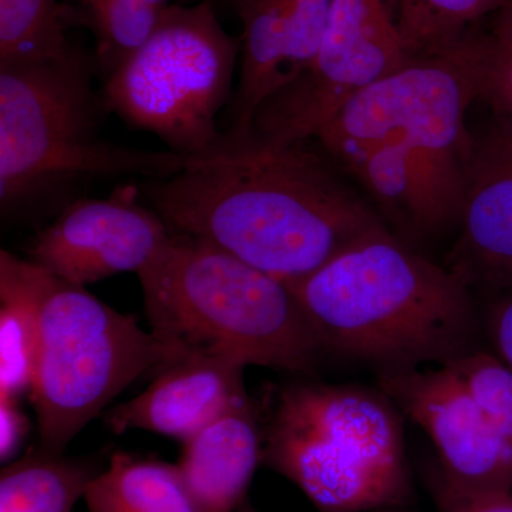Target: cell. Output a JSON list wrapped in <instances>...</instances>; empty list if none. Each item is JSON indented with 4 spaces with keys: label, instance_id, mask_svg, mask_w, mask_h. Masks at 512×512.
<instances>
[{
    "label": "cell",
    "instance_id": "6da1fadb",
    "mask_svg": "<svg viewBox=\"0 0 512 512\" xmlns=\"http://www.w3.org/2000/svg\"><path fill=\"white\" fill-rule=\"evenodd\" d=\"M312 140L225 143L141 192L173 231L292 286L384 228Z\"/></svg>",
    "mask_w": 512,
    "mask_h": 512
},
{
    "label": "cell",
    "instance_id": "7a4b0ae2",
    "mask_svg": "<svg viewBox=\"0 0 512 512\" xmlns=\"http://www.w3.org/2000/svg\"><path fill=\"white\" fill-rule=\"evenodd\" d=\"M477 100L473 29L367 87L313 140L402 234L434 237L460 221L474 143L467 114Z\"/></svg>",
    "mask_w": 512,
    "mask_h": 512
},
{
    "label": "cell",
    "instance_id": "3957f363",
    "mask_svg": "<svg viewBox=\"0 0 512 512\" xmlns=\"http://www.w3.org/2000/svg\"><path fill=\"white\" fill-rule=\"evenodd\" d=\"M291 288L325 350L380 370L444 366L474 350L473 292L386 227Z\"/></svg>",
    "mask_w": 512,
    "mask_h": 512
},
{
    "label": "cell",
    "instance_id": "277c9868",
    "mask_svg": "<svg viewBox=\"0 0 512 512\" xmlns=\"http://www.w3.org/2000/svg\"><path fill=\"white\" fill-rule=\"evenodd\" d=\"M138 279L151 328L168 342L301 375L326 352L291 286L200 238L173 231Z\"/></svg>",
    "mask_w": 512,
    "mask_h": 512
},
{
    "label": "cell",
    "instance_id": "5b68a950",
    "mask_svg": "<svg viewBox=\"0 0 512 512\" xmlns=\"http://www.w3.org/2000/svg\"><path fill=\"white\" fill-rule=\"evenodd\" d=\"M82 52L59 62L0 64V205L28 210L83 181L120 175L158 180L191 158L119 146L99 134L106 113Z\"/></svg>",
    "mask_w": 512,
    "mask_h": 512
},
{
    "label": "cell",
    "instance_id": "8992f818",
    "mask_svg": "<svg viewBox=\"0 0 512 512\" xmlns=\"http://www.w3.org/2000/svg\"><path fill=\"white\" fill-rule=\"evenodd\" d=\"M262 429V464L298 485L319 512L407 503L413 487L402 417L382 390L293 382Z\"/></svg>",
    "mask_w": 512,
    "mask_h": 512
},
{
    "label": "cell",
    "instance_id": "52a82bcc",
    "mask_svg": "<svg viewBox=\"0 0 512 512\" xmlns=\"http://www.w3.org/2000/svg\"><path fill=\"white\" fill-rule=\"evenodd\" d=\"M30 264L39 325L30 399L40 447L62 453L131 383L156 375L190 348L146 332L86 286Z\"/></svg>",
    "mask_w": 512,
    "mask_h": 512
},
{
    "label": "cell",
    "instance_id": "ba28073f",
    "mask_svg": "<svg viewBox=\"0 0 512 512\" xmlns=\"http://www.w3.org/2000/svg\"><path fill=\"white\" fill-rule=\"evenodd\" d=\"M239 50L211 0L170 5L153 35L103 79L104 106L173 153L211 156L224 148L218 116L234 97Z\"/></svg>",
    "mask_w": 512,
    "mask_h": 512
},
{
    "label": "cell",
    "instance_id": "9c48e42d",
    "mask_svg": "<svg viewBox=\"0 0 512 512\" xmlns=\"http://www.w3.org/2000/svg\"><path fill=\"white\" fill-rule=\"evenodd\" d=\"M413 57L400 35L394 0H333L315 59L262 103L251 136L272 143L315 138L353 97Z\"/></svg>",
    "mask_w": 512,
    "mask_h": 512
},
{
    "label": "cell",
    "instance_id": "30bf717a",
    "mask_svg": "<svg viewBox=\"0 0 512 512\" xmlns=\"http://www.w3.org/2000/svg\"><path fill=\"white\" fill-rule=\"evenodd\" d=\"M140 192L121 185L109 198L66 205L33 239L29 261L80 286L126 272L140 274L173 235L154 208L140 204Z\"/></svg>",
    "mask_w": 512,
    "mask_h": 512
},
{
    "label": "cell",
    "instance_id": "8fae6325",
    "mask_svg": "<svg viewBox=\"0 0 512 512\" xmlns=\"http://www.w3.org/2000/svg\"><path fill=\"white\" fill-rule=\"evenodd\" d=\"M377 383L433 441L443 480L478 493L512 491V447L448 367L382 369Z\"/></svg>",
    "mask_w": 512,
    "mask_h": 512
},
{
    "label": "cell",
    "instance_id": "7c38bea8",
    "mask_svg": "<svg viewBox=\"0 0 512 512\" xmlns=\"http://www.w3.org/2000/svg\"><path fill=\"white\" fill-rule=\"evenodd\" d=\"M444 266L471 292L512 288V117L474 133L458 235Z\"/></svg>",
    "mask_w": 512,
    "mask_h": 512
},
{
    "label": "cell",
    "instance_id": "4fadbf2b",
    "mask_svg": "<svg viewBox=\"0 0 512 512\" xmlns=\"http://www.w3.org/2000/svg\"><path fill=\"white\" fill-rule=\"evenodd\" d=\"M245 366L210 349H188L158 370L153 383L106 414L114 434L144 430L184 441L248 399Z\"/></svg>",
    "mask_w": 512,
    "mask_h": 512
},
{
    "label": "cell",
    "instance_id": "5bb4252c",
    "mask_svg": "<svg viewBox=\"0 0 512 512\" xmlns=\"http://www.w3.org/2000/svg\"><path fill=\"white\" fill-rule=\"evenodd\" d=\"M262 464V429L249 397L184 441L180 466L204 512H235Z\"/></svg>",
    "mask_w": 512,
    "mask_h": 512
},
{
    "label": "cell",
    "instance_id": "9a60e30c",
    "mask_svg": "<svg viewBox=\"0 0 512 512\" xmlns=\"http://www.w3.org/2000/svg\"><path fill=\"white\" fill-rule=\"evenodd\" d=\"M83 498L90 512H204L180 466L126 453L111 457Z\"/></svg>",
    "mask_w": 512,
    "mask_h": 512
},
{
    "label": "cell",
    "instance_id": "2e32d148",
    "mask_svg": "<svg viewBox=\"0 0 512 512\" xmlns=\"http://www.w3.org/2000/svg\"><path fill=\"white\" fill-rule=\"evenodd\" d=\"M29 259L0 252V397L19 400L35 382L39 325Z\"/></svg>",
    "mask_w": 512,
    "mask_h": 512
},
{
    "label": "cell",
    "instance_id": "e0dca14e",
    "mask_svg": "<svg viewBox=\"0 0 512 512\" xmlns=\"http://www.w3.org/2000/svg\"><path fill=\"white\" fill-rule=\"evenodd\" d=\"M60 454L40 447L3 468L0 512H72L97 474Z\"/></svg>",
    "mask_w": 512,
    "mask_h": 512
},
{
    "label": "cell",
    "instance_id": "ac0fdd59",
    "mask_svg": "<svg viewBox=\"0 0 512 512\" xmlns=\"http://www.w3.org/2000/svg\"><path fill=\"white\" fill-rule=\"evenodd\" d=\"M73 12L59 0H0V64L59 62L80 52L67 28Z\"/></svg>",
    "mask_w": 512,
    "mask_h": 512
},
{
    "label": "cell",
    "instance_id": "d6986e66",
    "mask_svg": "<svg viewBox=\"0 0 512 512\" xmlns=\"http://www.w3.org/2000/svg\"><path fill=\"white\" fill-rule=\"evenodd\" d=\"M507 0H394L400 35L410 55H431L463 39Z\"/></svg>",
    "mask_w": 512,
    "mask_h": 512
},
{
    "label": "cell",
    "instance_id": "ffe728a7",
    "mask_svg": "<svg viewBox=\"0 0 512 512\" xmlns=\"http://www.w3.org/2000/svg\"><path fill=\"white\" fill-rule=\"evenodd\" d=\"M82 19L96 36L103 79L153 35L168 0H80Z\"/></svg>",
    "mask_w": 512,
    "mask_h": 512
},
{
    "label": "cell",
    "instance_id": "44dd1931",
    "mask_svg": "<svg viewBox=\"0 0 512 512\" xmlns=\"http://www.w3.org/2000/svg\"><path fill=\"white\" fill-rule=\"evenodd\" d=\"M463 383L494 429L512 447V369L497 355L471 350L444 365Z\"/></svg>",
    "mask_w": 512,
    "mask_h": 512
},
{
    "label": "cell",
    "instance_id": "7402d4cb",
    "mask_svg": "<svg viewBox=\"0 0 512 512\" xmlns=\"http://www.w3.org/2000/svg\"><path fill=\"white\" fill-rule=\"evenodd\" d=\"M480 100L493 114L512 117V0L494 13L487 32L476 30Z\"/></svg>",
    "mask_w": 512,
    "mask_h": 512
},
{
    "label": "cell",
    "instance_id": "603a6c76",
    "mask_svg": "<svg viewBox=\"0 0 512 512\" xmlns=\"http://www.w3.org/2000/svg\"><path fill=\"white\" fill-rule=\"evenodd\" d=\"M441 512H512V491L478 493L463 490L441 478L437 487Z\"/></svg>",
    "mask_w": 512,
    "mask_h": 512
},
{
    "label": "cell",
    "instance_id": "cb8c5ba5",
    "mask_svg": "<svg viewBox=\"0 0 512 512\" xmlns=\"http://www.w3.org/2000/svg\"><path fill=\"white\" fill-rule=\"evenodd\" d=\"M491 296L485 316L488 336L497 356L512 369V288Z\"/></svg>",
    "mask_w": 512,
    "mask_h": 512
},
{
    "label": "cell",
    "instance_id": "d4e9b609",
    "mask_svg": "<svg viewBox=\"0 0 512 512\" xmlns=\"http://www.w3.org/2000/svg\"><path fill=\"white\" fill-rule=\"evenodd\" d=\"M29 433V420L19 400L0 397V460H12Z\"/></svg>",
    "mask_w": 512,
    "mask_h": 512
},
{
    "label": "cell",
    "instance_id": "484cf974",
    "mask_svg": "<svg viewBox=\"0 0 512 512\" xmlns=\"http://www.w3.org/2000/svg\"><path fill=\"white\" fill-rule=\"evenodd\" d=\"M235 512H256L255 508L252 507L251 504L248 503L247 500L244 501L239 507L237 508V511Z\"/></svg>",
    "mask_w": 512,
    "mask_h": 512
},
{
    "label": "cell",
    "instance_id": "4316f807",
    "mask_svg": "<svg viewBox=\"0 0 512 512\" xmlns=\"http://www.w3.org/2000/svg\"><path fill=\"white\" fill-rule=\"evenodd\" d=\"M228 2L234 3L235 6L238 5L239 0H228Z\"/></svg>",
    "mask_w": 512,
    "mask_h": 512
}]
</instances>
